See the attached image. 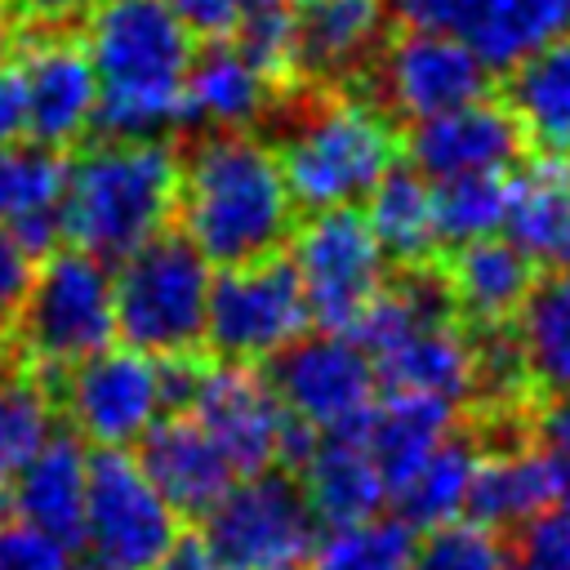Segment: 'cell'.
<instances>
[{"instance_id":"cell-7","label":"cell","mask_w":570,"mask_h":570,"mask_svg":"<svg viewBox=\"0 0 570 570\" xmlns=\"http://www.w3.org/2000/svg\"><path fill=\"white\" fill-rule=\"evenodd\" d=\"M178 539V512L129 450H94L85 472V548L107 570H151Z\"/></svg>"},{"instance_id":"cell-25","label":"cell","mask_w":570,"mask_h":570,"mask_svg":"<svg viewBox=\"0 0 570 570\" xmlns=\"http://www.w3.org/2000/svg\"><path fill=\"white\" fill-rule=\"evenodd\" d=\"M508 240L534 263V272H570V160L548 151L512 178L503 218Z\"/></svg>"},{"instance_id":"cell-12","label":"cell","mask_w":570,"mask_h":570,"mask_svg":"<svg viewBox=\"0 0 570 570\" xmlns=\"http://www.w3.org/2000/svg\"><path fill=\"white\" fill-rule=\"evenodd\" d=\"M62 410L71 428L98 450H129L147 436V428L165 414L156 356L107 343L102 352L67 365Z\"/></svg>"},{"instance_id":"cell-37","label":"cell","mask_w":570,"mask_h":570,"mask_svg":"<svg viewBox=\"0 0 570 570\" xmlns=\"http://www.w3.org/2000/svg\"><path fill=\"white\" fill-rule=\"evenodd\" d=\"M508 570H570V499L521 525L517 548H508Z\"/></svg>"},{"instance_id":"cell-16","label":"cell","mask_w":570,"mask_h":570,"mask_svg":"<svg viewBox=\"0 0 570 570\" xmlns=\"http://www.w3.org/2000/svg\"><path fill=\"white\" fill-rule=\"evenodd\" d=\"M18 85H22V134L36 147L62 151L94 129L98 111V76L85 45L67 36L27 40Z\"/></svg>"},{"instance_id":"cell-39","label":"cell","mask_w":570,"mask_h":570,"mask_svg":"<svg viewBox=\"0 0 570 570\" xmlns=\"http://www.w3.org/2000/svg\"><path fill=\"white\" fill-rule=\"evenodd\" d=\"M31 272H36V258L0 227V325L13 321V312L22 307V294L31 285Z\"/></svg>"},{"instance_id":"cell-4","label":"cell","mask_w":570,"mask_h":570,"mask_svg":"<svg viewBox=\"0 0 570 570\" xmlns=\"http://www.w3.org/2000/svg\"><path fill=\"white\" fill-rule=\"evenodd\" d=\"M396 156L401 142L392 120L361 98H330L312 107L276 151L289 196L307 214L365 200L374 183L396 169Z\"/></svg>"},{"instance_id":"cell-43","label":"cell","mask_w":570,"mask_h":570,"mask_svg":"<svg viewBox=\"0 0 570 570\" xmlns=\"http://www.w3.org/2000/svg\"><path fill=\"white\" fill-rule=\"evenodd\" d=\"M151 570H223V566H218V557L209 552V543H205L200 534H178V539L160 552V561H156Z\"/></svg>"},{"instance_id":"cell-32","label":"cell","mask_w":570,"mask_h":570,"mask_svg":"<svg viewBox=\"0 0 570 570\" xmlns=\"http://www.w3.org/2000/svg\"><path fill=\"white\" fill-rule=\"evenodd\" d=\"M419 530L396 512H370L356 521L325 525L312 539V570H414Z\"/></svg>"},{"instance_id":"cell-9","label":"cell","mask_w":570,"mask_h":570,"mask_svg":"<svg viewBox=\"0 0 570 570\" xmlns=\"http://www.w3.org/2000/svg\"><path fill=\"white\" fill-rule=\"evenodd\" d=\"M294 240V276L303 285L307 312L321 330H352L365 303L387 285V254L379 249L365 214L356 205L316 209L303 227L289 232Z\"/></svg>"},{"instance_id":"cell-33","label":"cell","mask_w":570,"mask_h":570,"mask_svg":"<svg viewBox=\"0 0 570 570\" xmlns=\"http://www.w3.org/2000/svg\"><path fill=\"white\" fill-rule=\"evenodd\" d=\"M512 200L508 174H459L432 183V209H436V236L441 245H468L481 236H499Z\"/></svg>"},{"instance_id":"cell-19","label":"cell","mask_w":570,"mask_h":570,"mask_svg":"<svg viewBox=\"0 0 570 570\" xmlns=\"http://www.w3.org/2000/svg\"><path fill=\"white\" fill-rule=\"evenodd\" d=\"M138 463L178 517H205L236 481L232 459L191 414H160L138 441Z\"/></svg>"},{"instance_id":"cell-11","label":"cell","mask_w":570,"mask_h":570,"mask_svg":"<svg viewBox=\"0 0 570 570\" xmlns=\"http://www.w3.org/2000/svg\"><path fill=\"white\" fill-rule=\"evenodd\" d=\"M205 543L218 557L223 570H258L298 561L316 539V517L285 472H249L245 481H232V490L200 517Z\"/></svg>"},{"instance_id":"cell-22","label":"cell","mask_w":570,"mask_h":570,"mask_svg":"<svg viewBox=\"0 0 570 570\" xmlns=\"http://www.w3.org/2000/svg\"><path fill=\"white\" fill-rule=\"evenodd\" d=\"M272 76L258 71L236 45H214L191 58L183 76V125H196L205 134H236L263 120L272 107Z\"/></svg>"},{"instance_id":"cell-30","label":"cell","mask_w":570,"mask_h":570,"mask_svg":"<svg viewBox=\"0 0 570 570\" xmlns=\"http://www.w3.org/2000/svg\"><path fill=\"white\" fill-rule=\"evenodd\" d=\"M512 334L521 343L530 383H539L548 396L570 392V272L534 276L517 307Z\"/></svg>"},{"instance_id":"cell-29","label":"cell","mask_w":570,"mask_h":570,"mask_svg":"<svg viewBox=\"0 0 570 570\" xmlns=\"http://www.w3.org/2000/svg\"><path fill=\"white\" fill-rule=\"evenodd\" d=\"M508 111L539 147H570V36H557L552 45L534 49L512 67Z\"/></svg>"},{"instance_id":"cell-46","label":"cell","mask_w":570,"mask_h":570,"mask_svg":"<svg viewBox=\"0 0 570 570\" xmlns=\"http://www.w3.org/2000/svg\"><path fill=\"white\" fill-rule=\"evenodd\" d=\"M258 570H303L298 561H281V566H258Z\"/></svg>"},{"instance_id":"cell-24","label":"cell","mask_w":570,"mask_h":570,"mask_svg":"<svg viewBox=\"0 0 570 570\" xmlns=\"http://www.w3.org/2000/svg\"><path fill=\"white\" fill-rule=\"evenodd\" d=\"M454 401L428 392H387V401H374L352 436L365 445L383 485L392 490L454 432Z\"/></svg>"},{"instance_id":"cell-45","label":"cell","mask_w":570,"mask_h":570,"mask_svg":"<svg viewBox=\"0 0 570 570\" xmlns=\"http://www.w3.org/2000/svg\"><path fill=\"white\" fill-rule=\"evenodd\" d=\"M298 0H240V13H258V9H294Z\"/></svg>"},{"instance_id":"cell-34","label":"cell","mask_w":570,"mask_h":570,"mask_svg":"<svg viewBox=\"0 0 570 570\" xmlns=\"http://www.w3.org/2000/svg\"><path fill=\"white\" fill-rule=\"evenodd\" d=\"M49 392L36 379H0V490L49 436Z\"/></svg>"},{"instance_id":"cell-2","label":"cell","mask_w":570,"mask_h":570,"mask_svg":"<svg viewBox=\"0 0 570 570\" xmlns=\"http://www.w3.org/2000/svg\"><path fill=\"white\" fill-rule=\"evenodd\" d=\"M174 214L209 267L281 254L294 232V196L285 169L276 151L249 129L209 134L187 151V160H178Z\"/></svg>"},{"instance_id":"cell-15","label":"cell","mask_w":570,"mask_h":570,"mask_svg":"<svg viewBox=\"0 0 570 570\" xmlns=\"http://www.w3.org/2000/svg\"><path fill=\"white\" fill-rule=\"evenodd\" d=\"M183 414H191L218 441L236 476L272 468L281 459V441L289 428V414L276 401L272 383L240 361H218V365L205 361Z\"/></svg>"},{"instance_id":"cell-27","label":"cell","mask_w":570,"mask_h":570,"mask_svg":"<svg viewBox=\"0 0 570 570\" xmlns=\"http://www.w3.org/2000/svg\"><path fill=\"white\" fill-rule=\"evenodd\" d=\"M445 285H450L454 312L472 316L476 325H503L508 316H517L521 298L530 294L534 263L508 236H481V240L454 245Z\"/></svg>"},{"instance_id":"cell-21","label":"cell","mask_w":570,"mask_h":570,"mask_svg":"<svg viewBox=\"0 0 570 570\" xmlns=\"http://www.w3.org/2000/svg\"><path fill=\"white\" fill-rule=\"evenodd\" d=\"M85 472L89 454L80 450V441L49 432L40 450L9 476L4 494L27 525L53 534L76 552L85 539Z\"/></svg>"},{"instance_id":"cell-42","label":"cell","mask_w":570,"mask_h":570,"mask_svg":"<svg viewBox=\"0 0 570 570\" xmlns=\"http://www.w3.org/2000/svg\"><path fill=\"white\" fill-rule=\"evenodd\" d=\"M9 13L18 22H36V27H58V22H71L80 18L94 0H4Z\"/></svg>"},{"instance_id":"cell-26","label":"cell","mask_w":570,"mask_h":570,"mask_svg":"<svg viewBox=\"0 0 570 570\" xmlns=\"http://www.w3.org/2000/svg\"><path fill=\"white\" fill-rule=\"evenodd\" d=\"M298 490L321 525L356 521L383 508L387 485L352 432H321L298 463Z\"/></svg>"},{"instance_id":"cell-40","label":"cell","mask_w":570,"mask_h":570,"mask_svg":"<svg viewBox=\"0 0 570 570\" xmlns=\"http://www.w3.org/2000/svg\"><path fill=\"white\" fill-rule=\"evenodd\" d=\"M191 36H232L240 22V0H169Z\"/></svg>"},{"instance_id":"cell-13","label":"cell","mask_w":570,"mask_h":570,"mask_svg":"<svg viewBox=\"0 0 570 570\" xmlns=\"http://www.w3.org/2000/svg\"><path fill=\"white\" fill-rule=\"evenodd\" d=\"M405 27L450 31L490 71H512L534 49L570 36V0H387Z\"/></svg>"},{"instance_id":"cell-5","label":"cell","mask_w":570,"mask_h":570,"mask_svg":"<svg viewBox=\"0 0 570 570\" xmlns=\"http://www.w3.org/2000/svg\"><path fill=\"white\" fill-rule=\"evenodd\" d=\"M209 281V258L183 232L151 236L111 272L116 334L147 356L196 352L205 343Z\"/></svg>"},{"instance_id":"cell-44","label":"cell","mask_w":570,"mask_h":570,"mask_svg":"<svg viewBox=\"0 0 570 570\" xmlns=\"http://www.w3.org/2000/svg\"><path fill=\"white\" fill-rule=\"evenodd\" d=\"M22 134V85H18V67L0 62V147L18 142Z\"/></svg>"},{"instance_id":"cell-23","label":"cell","mask_w":570,"mask_h":570,"mask_svg":"<svg viewBox=\"0 0 570 570\" xmlns=\"http://www.w3.org/2000/svg\"><path fill=\"white\" fill-rule=\"evenodd\" d=\"M62 183L67 160L49 147H0V227L31 254L45 258L62 240Z\"/></svg>"},{"instance_id":"cell-28","label":"cell","mask_w":570,"mask_h":570,"mask_svg":"<svg viewBox=\"0 0 570 570\" xmlns=\"http://www.w3.org/2000/svg\"><path fill=\"white\" fill-rule=\"evenodd\" d=\"M365 223L379 240V249L405 267H419L436 254V209H432V183L419 169H387L374 191L365 196Z\"/></svg>"},{"instance_id":"cell-38","label":"cell","mask_w":570,"mask_h":570,"mask_svg":"<svg viewBox=\"0 0 570 570\" xmlns=\"http://www.w3.org/2000/svg\"><path fill=\"white\" fill-rule=\"evenodd\" d=\"M0 570H76L71 548L27 525L22 517L0 521Z\"/></svg>"},{"instance_id":"cell-47","label":"cell","mask_w":570,"mask_h":570,"mask_svg":"<svg viewBox=\"0 0 570 570\" xmlns=\"http://www.w3.org/2000/svg\"><path fill=\"white\" fill-rule=\"evenodd\" d=\"M0 374H4V347H0Z\"/></svg>"},{"instance_id":"cell-41","label":"cell","mask_w":570,"mask_h":570,"mask_svg":"<svg viewBox=\"0 0 570 570\" xmlns=\"http://www.w3.org/2000/svg\"><path fill=\"white\" fill-rule=\"evenodd\" d=\"M534 432H539V445L548 454H557L561 463H570V392L548 396V405L534 419Z\"/></svg>"},{"instance_id":"cell-3","label":"cell","mask_w":570,"mask_h":570,"mask_svg":"<svg viewBox=\"0 0 570 570\" xmlns=\"http://www.w3.org/2000/svg\"><path fill=\"white\" fill-rule=\"evenodd\" d=\"M178 209V151L165 138H102L67 160L62 240L120 263L169 232Z\"/></svg>"},{"instance_id":"cell-6","label":"cell","mask_w":570,"mask_h":570,"mask_svg":"<svg viewBox=\"0 0 570 570\" xmlns=\"http://www.w3.org/2000/svg\"><path fill=\"white\" fill-rule=\"evenodd\" d=\"M18 343L36 365L67 370L107 343H116V298L111 267L76 245L49 249L31 272L22 307L13 312Z\"/></svg>"},{"instance_id":"cell-31","label":"cell","mask_w":570,"mask_h":570,"mask_svg":"<svg viewBox=\"0 0 570 570\" xmlns=\"http://www.w3.org/2000/svg\"><path fill=\"white\" fill-rule=\"evenodd\" d=\"M472 472H476V445L468 436L450 432L401 485L387 490V499L396 503V517L405 525L432 530V525H445L468 512Z\"/></svg>"},{"instance_id":"cell-8","label":"cell","mask_w":570,"mask_h":570,"mask_svg":"<svg viewBox=\"0 0 570 570\" xmlns=\"http://www.w3.org/2000/svg\"><path fill=\"white\" fill-rule=\"evenodd\" d=\"M312 312L289 258L267 254L254 263L218 267L209 281L205 343L223 361H267L307 330Z\"/></svg>"},{"instance_id":"cell-36","label":"cell","mask_w":570,"mask_h":570,"mask_svg":"<svg viewBox=\"0 0 570 570\" xmlns=\"http://www.w3.org/2000/svg\"><path fill=\"white\" fill-rule=\"evenodd\" d=\"M530 387V370L521 356V343L512 325H481L472 338V392L485 396L490 405H512Z\"/></svg>"},{"instance_id":"cell-1","label":"cell","mask_w":570,"mask_h":570,"mask_svg":"<svg viewBox=\"0 0 570 570\" xmlns=\"http://www.w3.org/2000/svg\"><path fill=\"white\" fill-rule=\"evenodd\" d=\"M85 53L98 76L94 129L102 138H165L183 125V76L196 36L169 0H94L85 9Z\"/></svg>"},{"instance_id":"cell-20","label":"cell","mask_w":570,"mask_h":570,"mask_svg":"<svg viewBox=\"0 0 570 570\" xmlns=\"http://www.w3.org/2000/svg\"><path fill=\"white\" fill-rule=\"evenodd\" d=\"M566 499H570V463H561L543 445H512L490 459H476L468 517L490 530H508L534 521L539 512Z\"/></svg>"},{"instance_id":"cell-14","label":"cell","mask_w":570,"mask_h":570,"mask_svg":"<svg viewBox=\"0 0 570 570\" xmlns=\"http://www.w3.org/2000/svg\"><path fill=\"white\" fill-rule=\"evenodd\" d=\"M383 102L405 120H428L490 94V67L450 31L405 27L379 49Z\"/></svg>"},{"instance_id":"cell-35","label":"cell","mask_w":570,"mask_h":570,"mask_svg":"<svg viewBox=\"0 0 570 570\" xmlns=\"http://www.w3.org/2000/svg\"><path fill=\"white\" fill-rule=\"evenodd\" d=\"M414 570H508V543L499 530L454 517L428 530V539L414 548Z\"/></svg>"},{"instance_id":"cell-10","label":"cell","mask_w":570,"mask_h":570,"mask_svg":"<svg viewBox=\"0 0 570 570\" xmlns=\"http://www.w3.org/2000/svg\"><path fill=\"white\" fill-rule=\"evenodd\" d=\"M263 379L272 383L285 414L312 432H356L379 387L370 356L343 330L298 334L276 356H267Z\"/></svg>"},{"instance_id":"cell-17","label":"cell","mask_w":570,"mask_h":570,"mask_svg":"<svg viewBox=\"0 0 570 570\" xmlns=\"http://www.w3.org/2000/svg\"><path fill=\"white\" fill-rule=\"evenodd\" d=\"M405 151L428 183L459 174H508L525 151V129L508 107L476 98L454 111L410 120Z\"/></svg>"},{"instance_id":"cell-18","label":"cell","mask_w":570,"mask_h":570,"mask_svg":"<svg viewBox=\"0 0 570 570\" xmlns=\"http://www.w3.org/2000/svg\"><path fill=\"white\" fill-rule=\"evenodd\" d=\"M387 27V0H298L289 9V71L316 85L356 76Z\"/></svg>"}]
</instances>
